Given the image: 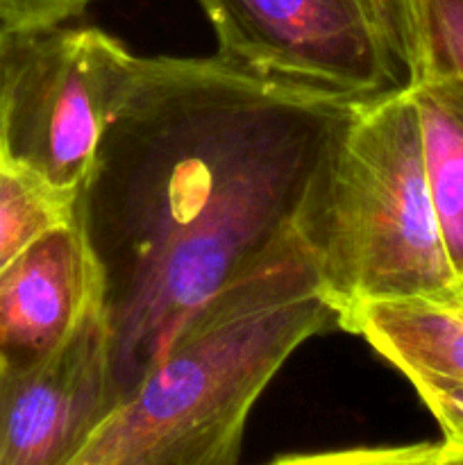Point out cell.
<instances>
[{
    "mask_svg": "<svg viewBox=\"0 0 463 465\" xmlns=\"http://www.w3.org/2000/svg\"><path fill=\"white\" fill-rule=\"evenodd\" d=\"M389 48L404 86L411 89L434 73L425 0H361Z\"/></svg>",
    "mask_w": 463,
    "mask_h": 465,
    "instance_id": "8fae6325",
    "label": "cell"
},
{
    "mask_svg": "<svg viewBox=\"0 0 463 465\" xmlns=\"http://www.w3.org/2000/svg\"><path fill=\"white\" fill-rule=\"evenodd\" d=\"M352 104L218 57H143L75 207L118 402L202 304L304 248V212Z\"/></svg>",
    "mask_w": 463,
    "mask_h": 465,
    "instance_id": "6da1fadb",
    "label": "cell"
},
{
    "mask_svg": "<svg viewBox=\"0 0 463 465\" xmlns=\"http://www.w3.org/2000/svg\"><path fill=\"white\" fill-rule=\"evenodd\" d=\"M118 404L103 300L41 361L0 366V465H68Z\"/></svg>",
    "mask_w": 463,
    "mask_h": 465,
    "instance_id": "8992f818",
    "label": "cell"
},
{
    "mask_svg": "<svg viewBox=\"0 0 463 465\" xmlns=\"http://www.w3.org/2000/svg\"><path fill=\"white\" fill-rule=\"evenodd\" d=\"M3 35H5V25L0 23V44H3Z\"/></svg>",
    "mask_w": 463,
    "mask_h": 465,
    "instance_id": "e0dca14e",
    "label": "cell"
},
{
    "mask_svg": "<svg viewBox=\"0 0 463 465\" xmlns=\"http://www.w3.org/2000/svg\"><path fill=\"white\" fill-rule=\"evenodd\" d=\"M330 327L302 248L202 304L68 465H239L259 395Z\"/></svg>",
    "mask_w": 463,
    "mask_h": 465,
    "instance_id": "7a4b0ae2",
    "label": "cell"
},
{
    "mask_svg": "<svg viewBox=\"0 0 463 465\" xmlns=\"http://www.w3.org/2000/svg\"><path fill=\"white\" fill-rule=\"evenodd\" d=\"M300 236L340 330L366 304L461 284L427 186L411 89L352 104Z\"/></svg>",
    "mask_w": 463,
    "mask_h": 465,
    "instance_id": "3957f363",
    "label": "cell"
},
{
    "mask_svg": "<svg viewBox=\"0 0 463 465\" xmlns=\"http://www.w3.org/2000/svg\"><path fill=\"white\" fill-rule=\"evenodd\" d=\"M345 331L363 336L404 377L463 381V284L366 304L350 318Z\"/></svg>",
    "mask_w": 463,
    "mask_h": 465,
    "instance_id": "ba28073f",
    "label": "cell"
},
{
    "mask_svg": "<svg viewBox=\"0 0 463 465\" xmlns=\"http://www.w3.org/2000/svg\"><path fill=\"white\" fill-rule=\"evenodd\" d=\"M216 57L261 80L370 100L407 89L361 0H198Z\"/></svg>",
    "mask_w": 463,
    "mask_h": 465,
    "instance_id": "5b68a950",
    "label": "cell"
},
{
    "mask_svg": "<svg viewBox=\"0 0 463 465\" xmlns=\"http://www.w3.org/2000/svg\"><path fill=\"white\" fill-rule=\"evenodd\" d=\"M75 191L54 189L0 154V275L41 236L75 218Z\"/></svg>",
    "mask_w": 463,
    "mask_h": 465,
    "instance_id": "30bf717a",
    "label": "cell"
},
{
    "mask_svg": "<svg viewBox=\"0 0 463 465\" xmlns=\"http://www.w3.org/2000/svg\"><path fill=\"white\" fill-rule=\"evenodd\" d=\"M91 3L94 0H0V23L9 30L62 25Z\"/></svg>",
    "mask_w": 463,
    "mask_h": 465,
    "instance_id": "9a60e30c",
    "label": "cell"
},
{
    "mask_svg": "<svg viewBox=\"0 0 463 465\" xmlns=\"http://www.w3.org/2000/svg\"><path fill=\"white\" fill-rule=\"evenodd\" d=\"M438 445L416 443L395 448H350L331 452L291 454L268 465H438Z\"/></svg>",
    "mask_w": 463,
    "mask_h": 465,
    "instance_id": "7c38bea8",
    "label": "cell"
},
{
    "mask_svg": "<svg viewBox=\"0 0 463 465\" xmlns=\"http://www.w3.org/2000/svg\"><path fill=\"white\" fill-rule=\"evenodd\" d=\"M438 465H463V445L440 443Z\"/></svg>",
    "mask_w": 463,
    "mask_h": 465,
    "instance_id": "2e32d148",
    "label": "cell"
},
{
    "mask_svg": "<svg viewBox=\"0 0 463 465\" xmlns=\"http://www.w3.org/2000/svg\"><path fill=\"white\" fill-rule=\"evenodd\" d=\"M427 186L449 263L463 284V82L448 71L411 86Z\"/></svg>",
    "mask_w": 463,
    "mask_h": 465,
    "instance_id": "9c48e42d",
    "label": "cell"
},
{
    "mask_svg": "<svg viewBox=\"0 0 463 465\" xmlns=\"http://www.w3.org/2000/svg\"><path fill=\"white\" fill-rule=\"evenodd\" d=\"M407 380L443 430L445 443L463 445V381L434 375H407Z\"/></svg>",
    "mask_w": 463,
    "mask_h": 465,
    "instance_id": "5bb4252c",
    "label": "cell"
},
{
    "mask_svg": "<svg viewBox=\"0 0 463 465\" xmlns=\"http://www.w3.org/2000/svg\"><path fill=\"white\" fill-rule=\"evenodd\" d=\"M434 73L448 71L463 82V0H425Z\"/></svg>",
    "mask_w": 463,
    "mask_h": 465,
    "instance_id": "4fadbf2b",
    "label": "cell"
},
{
    "mask_svg": "<svg viewBox=\"0 0 463 465\" xmlns=\"http://www.w3.org/2000/svg\"><path fill=\"white\" fill-rule=\"evenodd\" d=\"M141 62L98 27H5L0 154L54 189L80 193Z\"/></svg>",
    "mask_w": 463,
    "mask_h": 465,
    "instance_id": "277c9868",
    "label": "cell"
},
{
    "mask_svg": "<svg viewBox=\"0 0 463 465\" xmlns=\"http://www.w3.org/2000/svg\"><path fill=\"white\" fill-rule=\"evenodd\" d=\"M98 300V263L75 216L41 236L0 275V366H30L53 354Z\"/></svg>",
    "mask_w": 463,
    "mask_h": 465,
    "instance_id": "52a82bcc",
    "label": "cell"
}]
</instances>
